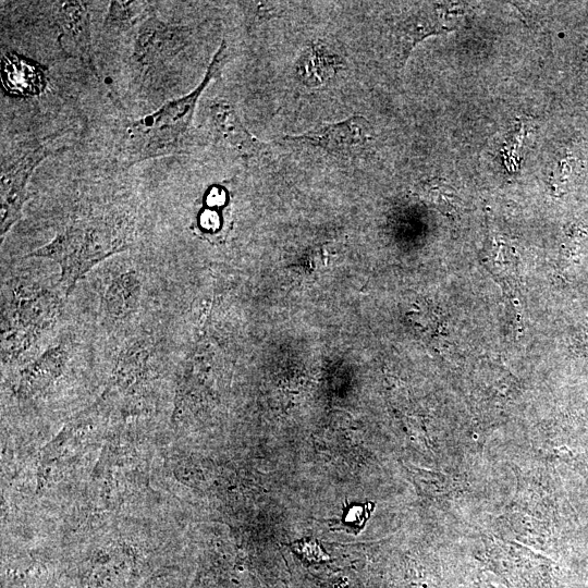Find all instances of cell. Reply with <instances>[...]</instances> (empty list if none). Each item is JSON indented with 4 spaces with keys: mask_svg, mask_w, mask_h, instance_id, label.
Here are the masks:
<instances>
[{
    "mask_svg": "<svg viewBox=\"0 0 588 588\" xmlns=\"http://www.w3.org/2000/svg\"><path fill=\"white\" fill-rule=\"evenodd\" d=\"M1 65L3 86L12 94L33 96L45 88V74L33 61L8 53L2 58Z\"/></svg>",
    "mask_w": 588,
    "mask_h": 588,
    "instance_id": "10",
    "label": "cell"
},
{
    "mask_svg": "<svg viewBox=\"0 0 588 588\" xmlns=\"http://www.w3.org/2000/svg\"><path fill=\"white\" fill-rule=\"evenodd\" d=\"M200 224L206 230H216L220 224L219 217L213 211H206L200 217Z\"/></svg>",
    "mask_w": 588,
    "mask_h": 588,
    "instance_id": "16",
    "label": "cell"
},
{
    "mask_svg": "<svg viewBox=\"0 0 588 588\" xmlns=\"http://www.w3.org/2000/svg\"><path fill=\"white\" fill-rule=\"evenodd\" d=\"M51 150L47 144L38 145L1 172V242L10 229L21 218L23 206L27 200V185L37 166L49 156Z\"/></svg>",
    "mask_w": 588,
    "mask_h": 588,
    "instance_id": "5",
    "label": "cell"
},
{
    "mask_svg": "<svg viewBox=\"0 0 588 588\" xmlns=\"http://www.w3.org/2000/svg\"><path fill=\"white\" fill-rule=\"evenodd\" d=\"M340 62L329 50L317 45L307 49L301 56L297 72L308 85L322 84L338 71Z\"/></svg>",
    "mask_w": 588,
    "mask_h": 588,
    "instance_id": "12",
    "label": "cell"
},
{
    "mask_svg": "<svg viewBox=\"0 0 588 588\" xmlns=\"http://www.w3.org/2000/svg\"><path fill=\"white\" fill-rule=\"evenodd\" d=\"M142 281L130 270L114 277L103 295V309L110 319L121 320L133 314L140 299Z\"/></svg>",
    "mask_w": 588,
    "mask_h": 588,
    "instance_id": "9",
    "label": "cell"
},
{
    "mask_svg": "<svg viewBox=\"0 0 588 588\" xmlns=\"http://www.w3.org/2000/svg\"><path fill=\"white\" fill-rule=\"evenodd\" d=\"M372 509L373 503L347 505L344 507L342 523L357 534L365 526Z\"/></svg>",
    "mask_w": 588,
    "mask_h": 588,
    "instance_id": "14",
    "label": "cell"
},
{
    "mask_svg": "<svg viewBox=\"0 0 588 588\" xmlns=\"http://www.w3.org/2000/svg\"><path fill=\"white\" fill-rule=\"evenodd\" d=\"M425 196L444 212H452L457 207L454 189L441 180H431L421 187Z\"/></svg>",
    "mask_w": 588,
    "mask_h": 588,
    "instance_id": "13",
    "label": "cell"
},
{
    "mask_svg": "<svg viewBox=\"0 0 588 588\" xmlns=\"http://www.w3.org/2000/svg\"><path fill=\"white\" fill-rule=\"evenodd\" d=\"M131 225L124 217L81 219L65 226L50 242L25 258H46L60 266L59 284L69 295L76 283L106 258L130 245Z\"/></svg>",
    "mask_w": 588,
    "mask_h": 588,
    "instance_id": "2",
    "label": "cell"
},
{
    "mask_svg": "<svg viewBox=\"0 0 588 588\" xmlns=\"http://www.w3.org/2000/svg\"><path fill=\"white\" fill-rule=\"evenodd\" d=\"M226 60V44L222 41L198 86L126 126L122 138V154L127 163L134 164L184 150L189 139L197 102L210 82L222 71Z\"/></svg>",
    "mask_w": 588,
    "mask_h": 588,
    "instance_id": "1",
    "label": "cell"
},
{
    "mask_svg": "<svg viewBox=\"0 0 588 588\" xmlns=\"http://www.w3.org/2000/svg\"><path fill=\"white\" fill-rule=\"evenodd\" d=\"M469 588H495V587H493V586H491L489 584L478 583V584H476V585H474V586H471Z\"/></svg>",
    "mask_w": 588,
    "mask_h": 588,
    "instance_id": "17",
    "label": "cell"
},
{
    "mask_svg": "<svg viewBox=\"0 0 588 588\" xmlns=\"http://www.w3.org/2000/svg\"><path fill=\"white\" fill-rule=\"evenodd\" d=\"M307 144L333 156L350 157L363 152L375 140L371 123L362 115H352L343 121L318 125L283 140Z\"/></svg>",
    "mask_w": 588,
    "mask_h": 588,
    "instance_id": "4",
    "label": "cell"
},
{
    "mask_svg": "<svg viewBox=\"0 0 588 588\" xmlns=\"http://www.w3.org/2000/svg\"><path fill=\"white\" fill-rule=\"evenodd\" d=\"M208 127L213 138L241 157H252L265 148L243 123L235 107L225 99H217L209 107Z\"/></svg>",
    "mask_w": 588,
    "mask_h": 588,
    "instance_id": "7",
    "label": "cell"
},
{
    "mask_svg": "<svg viewBox=\"0 0 588 588\" xmlns=\"http://www.w3.org/2000/svg\"><path fill=\"white\" fill-rule=\"evenodd\" d=\"M2 303V359H15L56 322L61 301L54 292L28 284L12 285Z\"/></svg>",
    "mask_w": 588,
    "mask_h": 588,
    "instance_id": "3",
    "label": "cell"
},
{
    "mask_svg": "<svg viewBox=\"0 0 588 588\" xmlns=\"http://www.w3.org/2000/svg\"><path fill=\"white\" fill-rule=\"evenodd\" d=\"M69 353L63 344L47 348L21 370L16 388L20 396H30L45 390L64 370Z\"/></svg>",
    "mask_w": 588,
    "mask_h": 588,
    "instance_id": "8",
    "label": "cell"
},
{
    "mask_svg": "<svg viewBox=\"0 0 588 588\" xmlns=\"http://www.w3.org/2000/svg\"><path fill=\"white\" fill-rule=\"evenodd\" d=\"M454 29L448 13L437 3H424L403 16L395 26L396 63L403 68L413 49L426 37Z\"/></svg>",
    "mask_w": 588,
    "mask_h": 588,
    "instance_id": "6",
    "label": "cell"
},
{
    "mask_svg": "<svg viewBox=\"0 0 588 588\" xmlns=\"http://www.w3.org/2000/svg\"><path fill=\"white\" fill-rule=\"evenodd\" d=\"M149 356L144 341L130 343L119 355L113 370V382L123 390L134 388L146 377Z\"/></svg>",
    "mask_w": 588,
    "mask_h": 588,
    "instance_id": "11",
    "label": "cell"
},
{
    "mask_svg": "<svg viewBox=\"0 0 588 588\" xmlns=\"http://www.w3.org/2000/svg\"><path fill=\"white\" fill-rule=\"evenodd\" d=\"M292 549L309 561H322L327 559V554L322 551L316 539L304 538L292 543Z\"/></svg>",
    "mask_w": 588,
    "mask_h": 588,
    "instance_id": "15",
    "label": "cell"
}]
</instances>
